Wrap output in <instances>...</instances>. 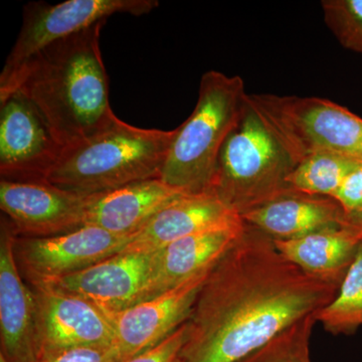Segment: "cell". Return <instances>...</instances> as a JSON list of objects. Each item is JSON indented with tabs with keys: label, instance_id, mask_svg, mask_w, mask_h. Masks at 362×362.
Here are the masks:
<instances>
[{
	"label": "cell",
	"instance_id": "cell-10",
	"mask_svg": "<svg viewBox=\"0 0 362 362\" xmlns=\"http://www.w3.org/2000/svg\"><path fill=\"white\" fill-rule=\"evenodd\" d=\"M90 197L47 181L0 182L2 213L25 238L54 237L82 228Z\"/></svg>",
	"mask_w": 362,
	"mask_h": 362
},
{
	"label": "cell",
	"instance_id": "cell-16",
	"mask_svg": "<svg viewBox=\"0 0 362 362\" xmlns=\"http://www.w3.org/2000/svg\"><path fill=\"white\" fill-rule=\"evenodd\" d=\"M187 194L160 178H152L106 194H94L88 206L85 226L133 237L164 207Z\"/></svg>",
	"mask_w": 362,
	"mask_h": 362
},
{
	"label": "cell",
	"instance_id": "cell-22",
	"mask_svg": "<svg viewBox=\"0 0 362 362\" xmlns=\"http://www.w3.org/2000/svg\"><path fill=\"white\" fill-rule=\"evenodd\" d=\"M316 323L314 315L298 321L240 362H312L310 341Z\"/></svg>",
	"mask_w": 362,
	"mask_h": 362
},
{
	"label": "cell",
	"instance_id": "cell-19",
	"mask_svg": "<svg viewBox=\"0 0 362 362\" xmlns=\"http://www.w3.org/2000/svg\"><path fill=\"white\" fill-rule=\"evenodd\" d=\"M276 249L311 277L341 286L362 233L350 226L328 228L292 240H273Z\"/></svg>",
	"mask_w": 362,
	"mask_h": 362
},
{
	"label": "cell",
	"instance_id": "cell-15",
	"mask_svg": "<svg viewBox=\"0 0 362 362\" xmlns=\"http://www.w3.org/2000/svg\"><path fill=\"white\" fill-rule=\"evenodd\" d=\"M244 223L213 192L187 194L159 211L123 252H153L189 235Z\"/></svg>",
	"mask_w": 362,
	"mask_h": 362
},
{
	"label": "cell",
	"instance_id": "cell-9",
	"mask_svg": "<svg viewBox=\"0 0 362 362\" xmlns=\"http://www.w3.org/2000/svg\"><path fill=\"white\" fill-rule=\"evenodd\" d=\"M132 237L84 226L49 238H16V255L33 286L78 273L120 254Z\"/></svg>",
	"mask_w": 362,
	"mask_h": 362
},
{
	"label": "cell",
	"instance_id": "cell-26",
	"mask_svg": "<svg viewBox=\"0 0 362 362\" xmlns=\"http://www.w3.org/2000/svg\"><path fill=\"white\" fill-rule=\"evenodd\" d=\"M333 199L342 207L345 216H350L361 211L362 164H357L356 168L345 176Z\"/></svg>",
	"mask_w": 362,
	"mask_h": 362
},
{
	"label": "cell",
	"instance_id": "cell-1",
	"mask_svg": "<svg viewBox=\"0 0 362 362\" xmlns=\"http://www.w3.org/2000/svg\"><path fill=\"white\" fill-rule=\"evenodd\" d=\"M339 288L305 273L245 223L197 295L180 361L240 362L331 303Z\"/></svg>",
	"mask_w": 362,
	"mask_h": 362
},
{
	"label": "cell",
	"instance_id": "cell-20",
	"mask_svg": "<svg viewBox=\"0 0 362 362\" xmlns=\"http://www.w3.org/2000/svg\"><path fill=\"white\" fill-rule=\"evenodd\" d=\"M316 322L333 335H352L362 326V242L331 303L314 314Z\"/></svg>",
	"mask_w": 362,
	"mask_h": 362
},
{
	"label": "cell",
	"instance_id": "cell-3",
	"mask_svg": "<svg viewBox=\"0 0 362 362\" xmlns=\"http://www.w3.org/2000/svg\"><path fill=\"white\" fill-rule=\"evenodd\" d=\"M175 134L176 129H144L117 117L106 129L65 150L45 181L75 194L94 195L160 178Z\"/></svg>",
	"mask_w": 362,
	"mask_h": 362
},
{
	"label": "cell",
	"instance_id": "cell-5",
	"mask_svg": "<svg viewBox=\"0 0 362 362\" xmlns=\"http://www.w3.org/2000/svg\"><path fill=\"white\" fill-rule=\"evenodd\" d=\"M247 103L294 165L317 154L362 164V118L317 97L247 94Z\"/></svg>",
	"mask_w": 362,
	"mask_h": 362
},
{
	"label": "cell",
	"instance_id": "cell-13",
	"mask_svg": "<svg viewBox=\"0 0 362 362\" xmlns=\"http://www.w3.org/2000/svg\"><path fill=\"white\" fill-rule=\"evenodd\" d=\"M16 230L2 220L0 237V333L1 354L9 362L39 359V321L35 291L21 278L16 255Z\"/></svg>",
	"mask_w": 362,
	"mask_h": 362
},
{
	"label": "cell",
	"instance_id": "cell-23",
	"mask_svg": "<svg viewBox=\"0 0 362 362\" xmlns=\"http://www.w3.org/2000/svg\"><path fill=\"white\" fill-rule=\"evenodd\" d=\"M324 21L345 49L362 54V0H323Z\"/></svg>",
	"mask_w": 362,
	"mask_h": 362
},
{
	"label": "cell",
	"instance_id": "cell-2",
	"mask_svg": "<svg viewBox=\"0 0 362 362\" xmlns=\"http://www.w3.org/2000/svg\"><path fill=\"white\" fill-rule=\"evenodd\" d=\"M106 23L47 45L0 82V101L16 92L28 98L65 150L106 129L117 118L100 47Z\"/></svg>",
	"mask_w": 362,
	"mask_h": 362
},
{
	"label": "cell",
	"instance_id": "cell-8",
	"mask_svg": "<svg viewBox=\"0 0 362 362\" xmlns=\"http://www.w3.org/2000/svg\"><path fill=\"white\" fill-rule=\"evenodd\" d=\"M65 148L49 124L21 93L0 101V175L1 180L45 181Z\"/></svg>",
	"mask_w": 362,
	"mask_h": 362
},
{
	"label": "cell",
	"instance_id": "cell-7",
	"mask_svg": "<svg viewBox=\"0 0 362 362\" xmlns=\"http://www.w3.org/2000/svg\"><path fill=\"white\" fill-rule=\"evenodd\" d=\"M156 0H68L62 4L30 2L23 6L20 35L0 75L6 80L47 45L87 30L117 13L140 16L158 6Z\"/></svg>",
	"mask_w": 362,
	"mask_h": 362
},
{
	"label": "cell",
	"instance_id": "cell-24",
	"mask_svg": "<svg viewBox=\"0 0 362 362\" xmlns=\"http://www.w3.org/2000/svg\"><path fill=\"white\" fill-rule=\"evenodd\" d=\"M187 337V323L156 346L122 362H180L181 350Z\"/></svg>",
	"mask_w": 362,
	"mask_h": 362
},
{
	"label": "cell",
	"instance_id": "cell-17",
	"mask_svg": "<svg viewBox=\"0 0 362 362\" xmlns=\"http://www.w3.org/2000/svg\"><path fill=\"white\" fill-rule=\"evenodd\" d=\"M345 213L335 199L292 192L242 214V220L273 240H292L343 226Z\"/></svg>",
	"mask_w": 362,
	"mask_h": 362
},
{
	"label": "cell",
	"instance_id": "cell-14",
	"mask_svg": "<svg viewBox=\"0 0 362 362\" xmlns=\"http://www.w3.org/2000/svg\"><path fill=\"white\" fill-rule=\"evenodd\" d=\"M33 289L37 304L39 357L74 347H114L113 326L96 305L47 286Z\"/></svg>",
	"mask_w": 362,
	"mask_h": 362
},
{
	"label": "cell",
	"instance_id": "cell-25",
	"mask_svg": "<svg viewBox=\"0 0 362 362\" xmlns=\"http://www.w3.org/2000/svg\"><path fill=\"white\" fill-rule=\"evenodd\" d=\"M35 362H120L113 346H83L42 354Z\"/></svg>",
	"mask_w": 362,
	"mask_h": 362
},
{
	"label": "cell",
	"instance_id": "cell-6",
	"mask_svg": "<svg viewBox=\"0 0 362 362\" xmlns=\"http://www.w3.org/2000/svg\"><path fill=\"white\" fill-rule=\"evenodd\" d=\"M294 168L280 143L247 103L239 124L221 148L211 192L242 216L294 192L287 182Z\"/></svg>",
	"mask_w": 362,
	"mask_h": 362
},
{
	"label": "cell",
	"instance_id": "cell-28",
	"mask_svg": "<svg viewBox=\"0 0 362 362\" xmlns=\"http://www.w3.org/2000/svg\"><path fill=\"white\" fill-rule=\"evenodd\" d=\"M0 362H9L8 361H7V359L6 358V356H4V354H0Z\"/></svg>",
	"mask_w": 362,
	"mask_h": 362
},
{
	"label": "cell",
	"instance_id": "cell-27",
	"mask_svg": "<svg viewBox=\"0 0 362 362\" xmlns=\"http://www.w3.org/2000/svg\"><path fill=\"white\" fill-rule=\"evenodd\" d=\"M343 226H350V228H356V230L362 233V209L358 213L345 216Z\"/></svg>",
	"mask_w": 362,
	"mask_h": 362
},
{
	"label": "cell",
	"instance_id": "cell-29",
	"mask_svg": "<svg viewBox=\"0 0 362 362\" xmlns=\"http://www.w3.org/2000/svg\"><path fill=\"white\" fill-rule=\"evenodd\" d=\"M181 362V361H180Z\"/></svg>",
	"mask_w": 362,
	"mask_h": 362
},
{
	"label": "cell",
	"instance_id": "cell-4",
	"mask_svg": "<svg viewBox=\"0 0 362 362\" xmlns=\"http://www.w3.org/2000/svg\"><path fill=\"white\" fill-rule=\"evenodd\" d=\"M240 76L209 71L199 83L192 115L176 128L160 180L188 194L211 192L218 156L247 106Z\"/></svg>",
	"mask_w": 362,
	"mask_h": 362
},
{
	"label": "cell",
	"instance_id": "cell-12",
	"mask_svg": "<svg viewBox=\"0 0 362 362\" xmlns=\"http://www.w3.org/2000/svg\"><path fill=\"white\" fill-rule=\"evenodd\" d=\"M153 252H120L85 270L35 286L84 298L113 313L151 298Z\"/></svg>",
	"mask_w": 362,
	"mask_h": 362
},
{
	"label": "cell",
	"instance_id": "cell-18",
	"mask_svg": "<svg viewBox=\"0 0 362 362\" xmlns=\"http://www.w3.org/2000/svg\"><path fill=\"white\" fill-rule=\"evenodd\" d=\"M244 228L245 223L197 233L154 252L151 298L211 271L233 247Z\"/></svg>",
	"mask_w": 362,
	"mask_h": 362
},
{
	"label": "cell",
	"instance_id": "cell-21",
	"mask_svg": "<svg viewBox=\"0 0 362 362\" xmlns=\"http://www.w3.org/2000/svg\"><path fill=\"white\" fill-rule=\"evenodd\" d=\"M356 165L338 156L317 154L295 165L288 185L294 192L333 199L345 176Z\"/></svg>",
	"mask_w": 362,
	"mask_h": 362
},
{
	"label": "cell",
	"instance_id": "cell-11",
	"mask_svg": "<svg viewBox=\"0 0 362 362\" xmlns=\"http://www.w3.org/2000/svg\"><path fill=\"white\" fill-rule=\"evenodd\" d=\"M209 272L129 308L105 312L113 326L119 361L156 346L187 323Z\"/></svg>",
	"mask_w": 362,
	"mask_h": 362
}]
</instances>
